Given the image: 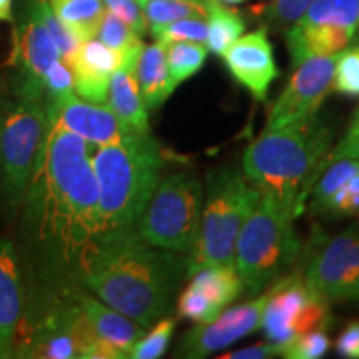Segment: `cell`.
Wrapping results in <instances>:
<instances>
[{
  "mask_svg": "<svg viewBox=\"0 0 359 359\" xmlns=\"http://www.w3.org/2000/svg\"><path fill=\"white\" fill-rule=\"evenodd\" d=\"M90 143L47 125L22 200L20 236L48 283L80 264L100 238L98 187Z\"/></svg>",
  "mask_w": 359,
  "mask_h": 359,
  "instance_id": "obj_1",
  "label": "cell"
},
{
  "mask_svg": "<svg viewBox=\"0 0 359 359\" xmlns=\"http://www.w3.org/2000/svg\"><path fill=\"white\" fill-rule=\"evenodd\" d=\"M187 259L142 241L137 231L100 238L80 264L83 288L143 327L172 311Z\"/></svg>",
  "mask_w": 359,
  "mask_h": 359,
  "instance_id": "obj_2",
  "label": "cell"
},
{
  "mask_svg": "<svg viewBox=\"0 0 359 359\" xmlns=\"http://www.w3.org/2000/svg\"><path fill=\"white\" fill-rule=\"evenodd\" d=\"M333 145V130L318 116L302 123L264 128L243 155V173L278 205L298 218L308 201V183Z\"/></svg>",
  "mask_w": 359,
  "mask_h": 359,
  "instance_id": "obj_3",
  "label": "cell"
},
{
  "mask_svg": "<svg viewBox=\"0 0 359 359\" xmlns=\"http://www.w3.org/2000/svg\"><path fill=\"white\" fill-rule=\"evenodd\" d=\"M163 165V147L150 132H133L123 140L97 148L92 167L98 187L100 238L137 231V222L158 185Z\"/></svg>",
  "mask_w": 359,
  "mask_h": 359,
  "instance_id": "obj_4",
  "label": "cell"
},
{
  "mask_svg": "<svg viewBox=\"0 0 359 359\" xmlns=\"http://www.w3.org/2000/svg\"><path fill=\"white\" fill-rule=\"evenodd\" d=\"M262 193L243 170L223 167L208 173L195 246L187 258V276L206 266H235L236 238Z\"/></svg>",
  "mask_w": 359,
  "mask_h": 359,
  "instance_id": "obj_5",
  "label": "cell"
},
{
  "mask_svg": "<svg viewBox=\"0 0 359 359\" xmlns=\"http://www.w3.org/2000/svg\"><path fill=\"white\" fill-rule=\"evenodd\" d=\"M30 304L15 334L13 358L72 359L98 336L77 299V288L60 281L48 283Z\"/></svg>",
  "mask_w": 359,
  "mask_h": 359,
  "instance_id": "obj_6",
  "label": "cell"
},
{
  "mask_svg": "<svg viewBox=\"0 0 359 359\" xmlns=\"http://www.w3.org/2000/svg\"><path fill=\"white\" fill-rule=\"evenodd\" d=\"M294 219L291 210L263 195L246 218L236 238L235 268L248 296L262 293L294 264L302 250Z\"/></svg>",
  "mask_w": 359,
  "mask_h": 359,
  "instance_id": "obj_7",
  "label": "cell"
},
{
  "mask_svg": "<svg viewBox=\"0 0 359 359\" xmlns=\"http://www.w3.org/2000/svg\"><path fill=\"white\" fill-rule=\"evenodd\" d=\"M203 196L200 178L190 172L160 178L137 222L138 236L155 248L190 253L198 236Z\"/></svg>",
  "mask_w": 359,
  "mask_h": 359,
  "instance_id": "obj_8",
  "label": "cell"
},
{
  "mask_svg": "<svg viewBox=\"0 0 359 359\" xmlns=\"http://www.w3.org/2000/svg\"><path fill=\"white\" fill-rule=\"evenodd\" d=\"M47 130L43 102L15 98L0 118V177L11 215L19 212Z\"/></svg>",
  "mask_w": 359,
  "mask_h": 359,
  "instance_id": "obj_9",
  "label": "cell"
},
{
  "mask_svg": "<svg viewBox=\"0 0 359 359\" xmlns=\"http://www.w3.org/2000/svg\"><path fill=\"white\" fill-rule=\"evenodd\" d=\"M302 275L330 303L359 302V223L321 240Z\"/></svg>",
  "mask_w": 359,
  "mask_h": 359,
  "instance_id": "obj_10",
  "label": "cell"
},
{
  "mask_svg": "<svg viewBox=\"0 0 359 359\" xmlns=\"http://www.w3.org/2000/svg\"><path fill=\"white\" fill-rule=\"evenodd\" d=\"M58 58L62 57L57 45L32 2H29V13L13 32L12 55L8 58L12 69L11 87L15 98L43 102L45 74Z\"/></svg>",
  "mask_w": 359,
  "mask_h": 359,
  "instance_id": "obj_11",
  "label": "cell"
},
{
  "mask_svg": "<svg viewBox=\"0 0 359 359\" xmlns=\"http://www.w3.org/2000/svg\"><path fill=\"white\" fill-rule=\"evenodd\" d=\"M336 55L313 57L302 62L268 115L266 128L302 123L316 116L333 90Z\"/></svg>",
  "mask_w": 359,
  "mask_h": 359,
  "instance_id": "obj_12",
  "label": "cell"
},
{
  "mask_svg": "<svg viewBox=\"0 0 359 359\" xmlns=\"http://www.w3.org/2000/svg\"><path fill=\"white\" fill-rule=\"evenodd\" d=\"M269 294L271 290L266 288L251 302L223 309L213 321L196 325L193 330L187 331L178 341L175 356L201 359L223 351L238 339L253 334L262 327V318Z\"/></svg>",
  "mask_w": 359,
  "mask_h": 359,
  "instance_id": "obj_13",
  "label": "cell"
},
{
  "mask_svg": "<svg viewBox=\"0 0 359 359\" xmlns=\"http://www.w3.org/2000/svg\"><path fill=\"white\" fill-rule=\"evenodd\" d=\"M231 77L258 102H266L268 90L280 75L266 29L255 30L235 40L223 53Z\"/></svg>",
  "mask_w": 359,
  "mask_h": 359,
  "instance_id": "obj_14",
  "label": "cell"
},
{
  "mask_svg": "<svg viewBox=\"0 0 359 359\" xmlns=\"http://www.w3.org/2000/svg\"><path fill=\"white\" fill-rule=\"evenodd\" d=\"M140 53H125L107 47L98 39H88L80 43L79 50L69 62L74 75V88L79 98L92 103H107L110 77L128 60H135Z\"/></svg>",
  "mask_w": 359,
  "mask_h": 359,
  "instance_id": "obj_15",
  "label": "cell"
},
{
  "mask_svg": "<svg viewBox=\"0 0 359 359\" xmlns=\"http://www.w3.org/2000/svg\"><path fill=\"white\" fill-rule=\"evenodd\" d=\"M271 294L264 306L262 327L268 341L283 349L296 338L293 325L304 304L318 293L309 288L302 273L281 276L269 285Z\"/></svg>",
  "mask_w": 359,
  "mask_h": 359,
  "instance_id": "obj_16",
  "label": "cell"
},
{
  "mask_svg": "<svg viewBox=\"0 0 359 359\" xmlns=\"http://www.w3.org/2000/svg\"><path fill=\"white\" fill-rule=\"evenodd\" d=\"M47 125L70 130L95 147L120 142L133 133L107 103L85 102L77 95L72 97Z\"/></svg>",
  "mask_w": 359,
  "mask_h": 359,
  "instance_id": "obj_17",
  "label": "cell"
},
{
  "mask_svg": "<svg viewBox=\"0 0 359 359\" xmlns=\"http://www.w3.org/2000/svg\"><path fill=\"white\" fill-rule=\"evenodd\" d=\"M24 309L25 290L19 255L11 240H0V359L13 358Z\"/></svg>",
  "mask_w": 359,
  "mask_h": 359,
  "instance_id": "obj_18",
  "label": "cell"
},
{
  "mask_svg": "<svg viewBox=\"0 0 359 359\" xmlns=\"http://www.w3.org/2000/svg\"><path fill=\"white\" fill-rule=\"evenodd\" d=\"M358 29L334 24H293L286 30V45L291 65L298 67L313 57H327L343 52Z\"/></svg>",
  "mask_w": 359,
  "mask_h": 359,
  "instance_id": "obj_19",
  "label": "cell"
},
{
  "mask_svg": "<svg viewBox=\"0 0 359 359\" xmlns=\"http://www.w3.org/2000/svg\"><path fill=\"white\" fill-rule=\"evenodd\" d=\"M77 299L83 313L87 314L88 321L92 323L98 338L110 341L116 348L122 349L128 358L133 344L145 334L143 326L110 308L102 299H97L95 296L90 294L88 290L77 288Z\"/></svg>",
  "mask_w": 359,
  "mask_h": 359,
  "instance_id": "obj_20",
  "label": "cell"
},
{
  "mask_svg": "<svg viewBox=\"0 0 359 359\" xmlns=\"http://www.w3.org/2000/svg\"><path fill=\"white\" fill-rule=\"evenodd\" d=\"M137 60L127 62L111 74L107 103L132 132L147 133L150 132V122H148V109L135 77Z\"/></svg>",
  "mask_w": 359,
  "mask_h": 359,
  "instance_id": "obj_21",
  "label": "cell"
},
{
  "mask_svg": "<svg viewBox=\"0 0 359 359\" xmlns=\"http://www.w3.org/2000/svg\"><path fill=\"white\" fill-rule=\"evenodd\" d=\"M138 88L148 110L158 109L175 92L167 64V45L156 40L151 45H143L135 67Z\"/></svg>",
  "mask_w": 359,
  "mask_h": 359,
  "instance_id": "obj_22",
  "label": "cell"
},
{
  "mask_svg": "<svg viewBox=\"0 0 359 359\" xmlns=\"http://www.w3.org/2000/svg\"><path fill=\"white\" fill-rule=\"evenodd\" d=\"M190 278L191 288L203 294L218 314L243 293V281L235 266H206Z\"/></svg>",
  "mask_w": 359,
  "mask_h": 359,
  "instance_id": "obj_23",
  "label": "cell"
},
{
  "mask_svg": "<svg viewBox=\"0 0 359 359\" xmlns=\"http://www.w3.org/2000/svg\"><path fill=\"white\" fill-rule=\"evenodd\" d=\"M52 11L77 37L93 39L105 13L103 0H48Z\"/></svg>",
  "mask_w": 359,
  "mask_h": 359,
  "instance_id": "obj_24",
  "label": "cell"
},
{
  "mask_svg": "<svg viewBox=\"0 0 359 359\" xmlns=\"http://www.w3.org/2000/svg\"><path fill=\"white\" fill-rule=\"evenodd\" d=\"M206 11H208L206 47L210 52L223 55L224 50L243 35L246 24L240 13L224 6L222 0H206Z\"/></svg>",
  "mask_w": 359,
  "mask_h": 359,
  "instance_id": "obj_25",
  "label": "cell"
},
{
  "mask_svg": "<svg viewBox=\"0 0 359 359\" xmlns=\"http://www.w3.org/2000/svg\"><path fill=\"white\" fill-rule=\"evenodd\" d=\"M148 29L182 19H206V0H142Z\"/></svg>",
  "mask_w": 359,
  "mask_h": 359,
  "instance_id": "obj_26",
  "label": "cell"
},
{
  "mask_svg": "<svg viewBox=\"0 0 359 359\" xmlns=\"http://www.w3.org/2000/svg\"><path fill=\"white\" fill-rule=\"evenodd\" d=\"M208 57V47L196 42H172L167 43V64L170 77L175 87H180L193 75H196L205 65Z\"/></svg>",
  "mask_w": 359,
  "mask_h": 359,
  "instance_id": "obj_27",
  "label": "cell"
},
{
  "mask_svg": "<svg viewBox=\"0 0 359 359\" xmlns=\"http://www.w3.org/2000/svg\"><path fill=\"white\" fill-rule=\"evenodd\" d=\"M74 95V75H72L69 64L58 58L48 67L43 79V107L47 122L55 118L58 110Z\"/></svg>",
  "mask_w": 359,
  "mask_h": 359,
  "instance_id": "obj_28",
  "label": "cell"
},
{
  "mask_svg": "<svg viewBox=\"0 0 359 359\" xmlns=\"http://www.w3.org/2000/svg\"><path fill=\"white\" fill-rule=\"evenodd\" d=\"M298 24H334L359 29V0H314Z\"/></svg>",
  "mask_w": 359,
  "mask_h": 359,
  "instance_id": "obj_29",
  "label": "cell"
},
{
  "mask_svg": "<svg viewBox=\"0 0 359 359\" xmlns=\"http://www.w3.org/2000/svg\"><path fill=\"white\" fill-rule=\"evenodd\" d=\"M95 37L102 43H105L107 47L122 52L125 55L140 53L143 48L140 35L135 34L122 19H118V17L107 11V8L100 20V25L97 29Z\"/></svg>",
  "mask_w": 359,
  "mask_h": 359,
  "instance_id": "obj_30",
  "label": "cell"
},
{
  "mask_svg": "<svg viewBox=\"0 0 359 359\" xmlns=\"http://www.w3.org/2000/svg\"><path fill=\"white\" fill-rule=\"evenodd\" d=\"M30 2H32L34 8L37 11L40 20L43 22L45 29L50 34L53 43L57 45L62 60H65L67 64H69L72 58H74L75 52L79 50L82 40L72 32L69 27L53 13L48 0H30Z\"/></svg>",
  "mask_w": 359,
  "mask_h": 359,
  "instance_id": "obj_31",
  "label": "cell"
},
{
  "mask_svg": "<svg viewBox=\"0 0 359 359\" xmlns=\"http://www.w3.org/2000/svg\"><path fill=\"white\" fill-rule=\"evenodd\" d=\"M177 321L172 316H163L151 327L150 333L143 334L133 348L130 349L128 358L132 359H156L161 358L170 346L173 338Z\"/></svg>",
  "mask_w": 359,
  "mask_h": 359,
  "instance_id": "obj_32",
  "label": "cell"
},
{
  "mask_svg": "<svg viewBox=\"0 0 359 359\" xmlns=\"http://www.w3.org/2000/svg\"><path fill=\"white\" fill-rule=\"evenodd\" d=\"M313 2L314 0H273L271 4L255 6L251 12L266 25L283 29L302 19Z\"/></svg>",
  "mask_w": 359,
  "mask_h": 359,
  "instance_id": "obj_33",
  "label": "cell"
},
{
  "mask_svg": "<svg viewBox=\"0 0 359 359\" xmlns=\"http://www.w3.org/2000/svg\"><path fill=\"white\" fill-rule=\"evenodd\" d=\"M150 32L161 43L196 42L206 43L208 39V22L206 19H182L165 25L150 27Z\"/></svg>",
  "mask_w": 359,
  "mask_h": 359,
  "instance_id": "obj_34",
  "label": "cell"
},
{
  "mask_svg": "<svg viewBox=\"0 0 359 359\" xmlns=\"http://www.w3.org/2000/svg\"><path fill=\"white\" fill-rule=\"evenodd\" d=\"M330 218H348L359 215V172L339 185L326 203L321 206L320 213Z\"/></svg>",
  "mask_w": 359,
  "mask_h": 359,
  "instance_id": "obj_35",
  "label": "cell"
},
{
  "mask_svg": "<svg viewBox=\"0 0 359 359\" xmlns=\"http://www.w3.org/2000/svg\"><path fill=\"white\" fill-rule=\"evenodd\" d=\"M338 160H359V107L358 110L354 111L353 120L351 123H349L346 133L341 137V140L336 143V147H333L330 151H327L325 158H323L320 161V165H318V168L314 170L313 177L308 183V190H306L308 198H309V190H311L313 183L316 182L323 170L330 167L331 163H334V161Z\"/></svg>",
  "mask_w": 359,
  "mask_h": 359,
  "instance_id": "obj_36",
  "label": "cell"
},
{
  "mask_svg": "<svg viewBox=\"0 0 359 359\" xmlns=\"http://www.w3.org/2000/svg\"><path fill=\"white\" fill-rule=\"evenodd\" d=\"M333 90L346 97H359V47L344 48L334 65Z\"/></svg>",
  "mask_w": 359,
  "mask_h": 359,
  "instance_id": "obj_37",
  "label": "cell"
},
{
  "mask_svg": "<svg viewBox=\"0 0 359 359\" xmlns=\"http://www.w3.org/2000/svg\"><path fill=\"white\" fill-rule=\"evenodd\" d=\"M331 348V339L326 331L314 330L296 336L281 349V356L288 359H320Z\"/></svg>",
  "mask_w": 359,
  "mask_h": 359,
  "instance_id": "obj_38",
  "label": "cell"
},
{
  "mask_svg": "<svg viewBox=\"0 0 359 359\" xmlns=\"http://www.w3.org/2000/svg\"><path fill=\"white\" fill-rule=\"evenodd\" d=\"M177 313L183 320H190L196 325H205V323L213 321L218 316L212 304L203 298V294L198 293L190 285L182 291L177 299Z\"/></svg>",
  "mask_w": 359,
  "mask_h": 359,
  "instance_id": "obj_39",
  "label": "cell"
},
{
  "mask_svg": "<svg viewBox=\"0 0 359 359\" xmlns=\"http://www.w3.org/2000/svg\"><path fill=\"white\" fill-rule=\"evenodd\" d=\"M103 4L107 11L122 19L135 34L140 37L147 34L148 22L138 0H103Z\"/></svg>",
  "mask_w": 359,
  "mask_h": 359,
  "instance_id": "obj_40",
  "label": "cell"
},
{
  "mask_svg": "<svg viewBox=\"0 0 359 359\" xmlns=\"http://www.w3.org/2000/svg\"><path fill=\"white\" fill-rule=\"evenodd\" d=\"M281 356V349L271 341H262V343L251 344V346L236 349V351L224 353L219 359H268Z\"/></svg>",
  "mask_w": 359,
  "mask_h": 359,
  "instance_id": "obj_41",
  "label": "cell"
},
{
  "mask_svg": "<svg viewBox=\"0 0 359 359\" xmlns=\"http://www.w3.org/2000/svg\"><path fill=\"white\" fill-rule=\"evenodd\" d=\"M334 349L341 358L359 359V321H351L341 331Z\"/></svg>",
  "mask_w": 359,
  "mask_h": 359,
  "instance_id": "obj_42",
  "label": "cell"
},
{
  "mask_svg": "<svg viewBox=\"0 0 359 359\" xmlns=\"http://www.w3.org/2000/svg\"><path fill=\"white\" fill-rule=\"evenodd\" d=\"M82 359H122L127 358L122 349L116 348L115 344H111L110 341L97 338L93 343H90L87 348L80 353Z\"/></svg>",
  "mask_w": 359,
  "mask_h": 359,
  "instance_id": "obj_43",
  "label": "cell"
},
{
  "mask_svg": "<svg viewBox=\"0 0 359 359\" xmlns=\"http://www.w3.org/2000/svg\"><path fill=\"white\" fill-rule=\"evenodd\" d=\"M12 0H0V22H12Z\"/></svg>",
  "mask_w": 359,
  "mask_h": 359,
  "instance_id": "obj_44",
  "label": "cell"
},
{
  "mask_svg": "<svg viewBox=\"0 0 359 359\" xmlns=\"http://www.w3.org/2000/svg\"><path fill=\"white\" fill-rule=\"evenodd\" d=\"M223 4H228V6H238V4H243L245 0H222Z\"/></svg>",
  "mask_w": 359,
  "mask_h": 359,
  "instance_id": "obj_45",
  "label": "cell"
},
{
  "mask_svg": "<svg viewBox=\"0 0 359 359\" xmlns=\"http://www.w3.org/2000/svg\"><path fill=\"white\" fill-rule=\"evenodd\" d=\"M138 2H142V0H138Z\"/></svg>",
  "mask_w": 359,
  "mask_h": 359,
  "instance_id": "obj_46",
  "label": "cell"
}]
</instances>
